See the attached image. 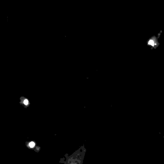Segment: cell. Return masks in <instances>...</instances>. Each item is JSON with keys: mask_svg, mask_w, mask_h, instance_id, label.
<instances>
[{"mask_svg": "<svg viewBox=\"0 0 164 164\" xmlns=\"http://www.w3.org/2000/svg\"><path fill=\"white\" fill-rule=\"evenodd\" d=\"M35 143L32 141V142H31L30 143H29V145L30 146V147L33 148L34 146H35Z\"/></svg>", "mask_w": 164, "mask_h": 164, "instance_id": "1", "label": "cell"}, {"mask_svg": "<svg viewBox=\"0 0 164 164\" xmlns=\"http://www.w3.org/2000/svg\"><path fill=\"white\" fill-rule=\"evenodd\" d=\"M148 44L149 45H151L153 46L154 45V42H153V41L152 40H150L149 41V42H148Z\"/></svg>", "mask_w": 164, "mask_h": 164, "instance_id": "2", "label": "cell"}, {"mask_svg": "<svg viewBox=\"0 0 164 164\" xmlns=\"http://www.w3.org/2000/svg\"><path fill=\"white\" fill-rule=\"evenodd\" d=\"M24 103L25 105H27L28 104H29V101H27V100H25L24 102Z\"/></svg>", "mask_w": 164, "mask_h": 164, "instance_id": "3", "label": "cell"}]
</instances>
